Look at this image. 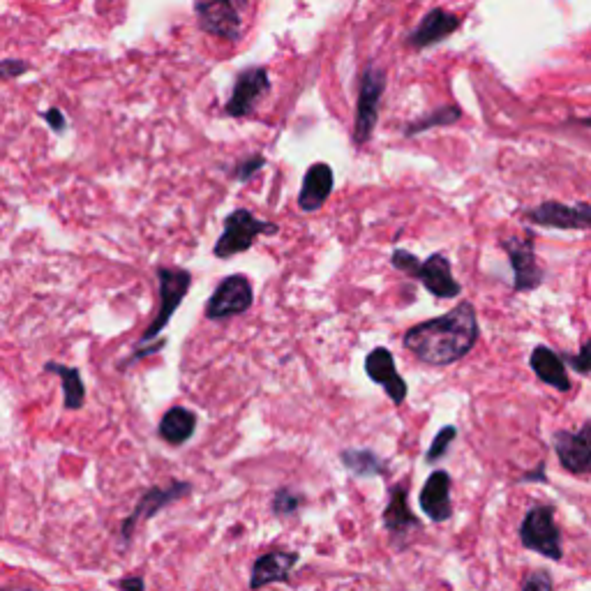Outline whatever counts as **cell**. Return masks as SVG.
Here are the masks:
<instances>
[{
  "label": "cell",
  "instance_id": "cell-1",
  "mask_svg": "<svg viewBox=\"0 0 591 591\" xmlns=\"http://www.w3.org/2000/svg\"><path fill=\"white\" fill-rule=\"evenodd\" d=\"M478 317L474 305L462 301L441 317L411 326L402 338L405 349L430 368H446L465 358L478 342Z\"/></svg>",
  "mask_w": 591,
  "mask_h": 591
},
{
  "label": "cell",
  "instance_id": "cell-2",
  "mask_svg": "<svg viewBox=\"0 0 591 591\" xmlns=\"http://www.w3.org/2000/svg\"><path fill=\"white\" fill-rule=\"evenodd\" d=\"M391 266L395 271L405 273L409 278L421 282L432 296L439 298V301H446V298H455L462 294V284L453 278L451 259H448L444 252H435L425 261H421L416 254H411L407 250H395L391 254Z\"/></svg>",
  "mask_w": 591,
  "mask_h": 591
},
{
  "label": "cell",
  "instance_id": "cell-3",
  "mask_svg": "<svg viewBox=\"0 0 591 591\" xmlns=\"http://www.w3.org/2000/svg\"><path fill=\"white\" fill-rule=\"evenodd\" d=\"M278 224L259 220L248 208H236L224 218V227L218 241H215L213 254L218 259H231L236 254L248 252L259 236H275Z\"/></svg>",
  "mask_w": 591,
  "mask_h": 591
},
{
  "label": "cell",
  "instance_id": "cell-4",
  "mask_svg": "<svg viewBox=\"0 0 591 591\" xmlns=\"http://www.w3.org/2000/svg\"><path fill=\"white\" fill-rule=\"evenodd\" d=\"M157 287H160V308H157V314L151 321V326L141 333L137 347H146V344H151L157 335L167 328L171 317H174L178 308H181L187 291L192 287V273L183 271V268L160 266L157 268Z\"/></svg>",
  "mask_w": 591,
  "mask_h": 591
},
{
  "label": "cell",
  "instance_id": "cell-5",
  "mask_svg": "<svg viewBox=\"0 0 591 591\" xmlns=\"http://www.w3.org/2000/svg\"><path fill=\"white\" fill-rule=\"evenodd\" d=\"M386 91V74L377 70L374 65L365 67L361 77V88H358L356 100V116H354V130L351 139L356 146H365L372 139L374 127L379 121V104Z\"/></svg>",
  "mask_w": 591,
  "mask_h": 591
},
{
  "label": "cell",
  "instance_id": "cell-6",
  "mask_svg": "<svg viewBox=\"0 0 591 591\" xmlns=\"http://www.w3.org/2000/svg\"><path fill=\"white\" fill-rule=\"evenodd\" d=\"M520 541L527 550L552 561L564 557L561 552V534L555 522V511L550 506H534L520 525Z\"/></svg>",
  "mask_w": 591,
  "mask_h": 591
},
{
  "label": "cell",
  "instance_id": "cell-7",
  "mask_svg": "<svg viewBox=\"0 0 591 591\" xmlns=\"http://www.w3.org/2000/svg\"><path fill=\"white\" fill-rule=\"evenodd\" d=\"M254 305V289L248 275L234 273L227 275L206 303V319L208 321H224L238 314H245Z\"/></svg>",
  "mask_w": 591,
  "mask_h": 591
},
{
  "label": "cell",
  "instance_id": "cell-8",
  "mask_svg": "<svg viewBox=\"0 0 591 591\" xmlns=\"http://www.w3.org/2000/svg\"><path fill=\"white\" fill-rule=\"evenodd\" d=\"M271 93V77H268L266 67H245L236 74L231 97L224 104V116L229 118H245L250 116L257 104Z\"/></svg>",
  "mask_w": 591,
  "mask_h": 591
},
{
  "label": "cell",
  "instance_id": "cell-9",
  "mask_svg": "<svg viewBox=\"0 0 591 591\" xmlns=\"http://www.w3.org/2000/svg\"><path fill=\"white\" fill-rule=\"evenodd\" d=\"M190 490H192V485L185 483V481H174V483H169L167 488L146 490L144 495H141V499L137 501V506H134V511L123 520V527H121L123 541H130L132 534L139 527V522L155 518L162 508L176 504L178 499L190 495Z\"/></svg>",
  "mask_w": 591,
  "mask_h": 591
},
{
  "label": "cell",
  "instance_id": "cell-10",
  "mask_svg": "<svg viewBox=\"0 0 591 591\" xmlns=\"http://www.w3.org/2000/svg\"><path fill=\"white\" fill-rule=\"evenodd\" d=\"M197 24L204 33L222 37L227 42H238L243 37V19L238 7L229 0H211V3H194Z\"/></svg>",
  "mask_w": 591,
  "mask_h": 591
},
{
  "label": "cell",
  "instance_id": "cell-11",
  "mask_svg": "<svg viewBox=\"0 0 591 591\" xmlns=\"http://www.w3.org/2000/svg\"><path fill=\"white\" fill-rule=\"evenodd\" d=\"M501 248L506 250L508 259H511V268H513V289L515 291H534L536 287H541L543 282V268L538 266L536 254H534V238L529 234L527 236H513L506 238L501 243Z\"/></svg>",
  "mask_w": 591,
  "mask_h": 591
},
{
  "label": "cell",
  "instance_id": "cell-12",
  "mask_svg": "<svg viewBox=\"0 0 591 591\" xmlns=\"http://www.w3.org/2000/svg\"><path fill=\"white\" fill-rule=\"evenodd\" d=\"M365 372L368 377L384 388L393 405H402L407 400V381L400 377L398 368H395V356L388 347H374L368 356H365Z\"/></svg>",
  "mask_w": 591,
  "mask_h": 591
},
{
  "label": "cell",
  "instance_id": "cell-13",
  "mask_svg": "<svg viewBox=\"0 0 591 591\" xmlns=\"http://www.w3.org/2000/svg\"><path fill=\"white\" fill-rule=\"evenodd\" d=\"M552 441L561 467L571 474H591V421L578 432L559 430Z\"/></svg>",
  "mask_w": 591,
  "mask_h": 591
},
{
  "label": "cell",
  "instance_id": "cell-14",
  "mask_svg": "<svg viewBox=\"0 0 591 591\" xmlns=\"http://www.w3.org/2000/svg\"><path fill=\"white\" fill-rule=\"evenodd\" d=\"M527 218L541 227L552 229H591V206L589 204H559V201H545V204L531 208Z\"/></svg>",
  "mask_w": 591,
  "mask_h": 591
},
{
  "label": "cell",
  "instance_id": "cell-15",
  "mask_svg": "<svg viewBox=\"0 0 591 591\" xmlns=\"http://www.w3.org/2000/svg\"><path fill=\"white\" fill-rule=\"evenodd\" d=\"M460 26H462V19L458 17V14L441 10V7H435V10H430L428 14H425V17L421 19V24H418L414 31L407 35V44L414 49L435 47V44L448 40V37L458 31Z\"/></svg>",
  "mask_w": 591,
  "mask_h": 591
},
{
  "label": "cell",
  "instance_id": "cell-16",
  "mask_svg": "<svg viewBox=\"0 0 591 591\" xmlns=\"http://www.w3.org/2000/svg\"><path fill=\"white\" fill-rule=\"evenodd\" d=\"M335 176L331 164L326 162H314L305 171L301 192H298V208L303 213H314L326 204L328 197L333 194Z\"/></svg>",
  "mask_w": 591,
  "mask_h": 591
},
{
  "label": "cell",
  "instance_id": "cell-17",
  "mask_svg": "<svg viewBox=\"0 0 591 591\" xmlns=\"http://www.w3.org/2000/svg\"><path fill=\"white\" fill-rule=\"evenodd\" d=\"M421 508L432 522L451 520L453 501H451V476H448V471L444 469L432 471L421 490Z\"/></svg>",
  "mask_w": 591,
  "mask_h": 591
},
{
  "label": "cell",
  "instance_id": "cell-18",
  "mask_svg": "<svg viewBox=\"0 0 591 591\" xmlns=\"http://www.w3.org/2000/svg\"><path fill=\"white\" fill-rule=\"evenodd\" d=\"M296 564H298L296 552H287V550L266 552V555H261L257 561H254L250 587L264 589L268 585H273V582H287Z\"/></svg>",
  "mask_w": 591,
  "mask_h": 591
},
{
  "label": "cell",
  "instance_id": "cell-19",
  "mask_svg": "<svg viewBox=\"0 0 591 591\" xmlns=\"http://www.w3.org/2000/svg\"><path fill=\"white\" fill-rule=\"evenodd\" d=\"M421 522L409 508V483H395L388 492V504L384 511V527L391 534L405 536L407 531L416 529Z\"/></svg>",
  "mask_w": 591,
  "mask_h": 591
},
{
  "label": "cell",
  "instance_id": "cell-20",
  "mask_svg": "<svg viewBox=\"0 0 591 591\" xmlns=\"http://www.w3.org/2000/svg\"><path fill=\"white\" fill-rule=\"evenodd\" d=\"M197 432V414L187 407H171L157 425V435L169 446H183Z\"/></svg>",
  "mask_w": 591,
  "mask_h": 591
},
{
  "label": "cell",
  "instance_id": "cell-21",
  "mask_svg": "<svg viewBox=\"0 0 591 591\" xmlns=\"http://www.w3.org/2000/svg\"><path fill=\"white\" fill-rule=\"evenodd\" d=\"M529 365L538 379L545 381V384L555 386L557 391H568V388H571V379H568L566 368H564V358L557 356L550 347H543L541 344V347L531 351Z\"/></svg>",
  "mask_w": 591,
  "mask_h": 591
},
{
  "label": "cell",
  "instance_id": "cell-22",
  "mask_svg": "<svg viewBox=\"0 0 591 591\" xmlns=\"http://www.w3.org/2000/svg\"><path fill=\"white\" fill-rule=\"evenodd\" d=\"M44 372L56 374L63 381V402L67 411H79L86 405V386L84 379H81V372L77 368H70V365L49 361L44 363Z\"/></svg>",
  "mask_w": 591,
  "mask_h": 591
},
{
  "label": "cell",
  "instance_id": "cell-23",
  "mask_svg": "<svg viewBox=\"0 0 591 591\" xmlns=\"http://www.w3.org/2000/svg\"><path fill=\"white\" fill-rule=\"evenodd\" d=\"M340 460L347 471L356 478H372L386 474V462L379 458L370 448H344Z\"/></svg>",
  "mask_w": 591,
  "mask_h": 591
},
{
  "label": "cell",
  "instance_id": "cell-24",
  "mask_svg": "<svg viewBox=\"0 0 591 591\" xmlns=\"http://www.w3.org/2000/svg\"><path fill=\"white\" fill-rule=\"evenodd\" d=\"M462 116V111L458 107H439L435 111H430V116L418 118V121L405 125V137H416V134L428 132L432 127H446L458 123Z\"/></svg>",
  "mask_w": 591,
  "mask_h": 591
},
{
  "label": "cell",
  "instance_id": "cell-25",
  "mask_svg": "<svg viewBox=\"0 0 591 591\" xmlns=\"http://www.w3.org/2000/svg\"><path fill=\"white\" fill-rule=\"evenodd\" d=\"M301 504H303V495H298V492L289 488H280L273 497V513L278 515V518H289V515L298 513Z\"/></svg>",
  "mask_w": 591,
  "mask_h": 591
},
{
  "label": "cell",
  "instance_id": "cell-26",
  "mask_svg": "<svg viewBox=\"0 0 591 591\" xmlns=\"http://www.w3.org/2000/svg\"><path fill=\"white\" fill-rule=\"evenodd\" d=\"M455 437H458V428H455V425H446V428H441L437 432V437L432 439L428 453H425V460L437 462V460L444 458V455L448 453V448H451V444L455 441Z\"/></svg>",
  "mask_w": 591,
  "mask_h": 591
},
{
  "label": "cell",
  "instance_id": "cell-27",
  "mask_svg": "<svg viewBox=\"0 0 591 591\" xmlns=\"http://www.w3.org/2000/svg\"><path fill=\"white\" fill-rule=\"evenodd\" d=\"M266 164V157L264 155H250V157H245V160H241L236 164V169L231 171V176L236 178V181H241V183H248L250 178L257 174V171L264 167Z\"/></svg>",
  "mask_w": 591,
  "mask_h": 591
},
{
  "label": "cell",
  "instance_id": "cell-28",
  "mask_svg": "<svg viewBox=\"0 0 591 591\" xmlns=\"http://www.w3.org/2000/svg\"><path fill=\"white\" fill-rule=\"evenodd\" d=\"M522 591H555L552 585V575L548 571H534L527 575Z\"/></svg>",
  "mask_w": 591,
  "mask_h": 591
},
{
  "label": "cell",
  "instance_id": "cell-29",
  "mask_svg": "<svg viewBox=\"0 0 591 591\" xmlns=\"http://www.w3.org/2000/svg\"><path fill=\"white\" fill-rule=\"evenodd\" d=\"M162 347H167V340H157L155 344H146V347H137V351H134L132 356H127L125 361L118 363V370L125 372L127 368H130V365H134V363H137V361H141V358H146V356H153V354H157V351H160Z\"/></svg>",
  "mask_w": 591,
  "mask_h": 591
},
{
  "label": "cell",
  "instance_id": "cell-30",
  "mask_svg": "<svg viewBox=\"0 0 591 591\" xmlns=\"http://www.w3.org/2000/svg\"><path fill=\"white\" fill-rule=\"evenodd\" d=\"M566 363H571V368L578 370L580 374H591V340L582 344L580 354L566 356Z\"/></svg>",
  "mask_w": 591,
  "mask_h": 591
},
{
  "label": "cell",
  "instance_id": "cell-31",
  "mask_svg": "<svg viewBox=\"0 0 591 591\" xmlns=\"http://www.w3.org/2000/svg\"><path fill=\"white\" fill-rule=\"evenodd\" d=\"M26 72H28V63L19 61V58H5V61L0 63V77H3L5 81L17 79Z\"/></svg>",
  "mask_w": 591,
  "mask_h": 591
},
{
  "label": "cell",
  "instance_id": "cell-32",
  "mask_svg": "<svg viewBox=\"0 0 591 591\" xmlns=\"http://www.w3.org/2000/svg\"><path fill=\"white\" fill-rule=\"evenodd\" d=\"M40 116H42V121L47 123L56 134H63L67 130V118H65V114L58 107H51L47 111H42Z\"/></svg>",
  "mask_w": 591,
  "mask_h": 591
},
{
  "label": "cell",
  "instance_id": "cell-33",
  "mask_svg": "<svg viewBox=\"0 0 591 591\" xmlns=\"http://www.w3.org/2000/svg\"><path fill=\"white\" fill-rule=\"evenodd\" d=\"M116 587L121 591H144L146 582L141 578H123V580L116 582Z\"/></svg>",
  "mask_w": 591,
  "mask_h": 591
},
{
  "label": "cell",
  "instance_id": "cell-34",
  "mask_svg": "<svg viewBox=\"0 0 591 591\" xmlns=\"http://www.w3.org/2000/svg\"><path fill=\"white\" fill-rule=\"evenodd\" d=\"M582 125H589L591 127V118H585V121H582Z\"/></svg>",
  "mask_w": 591,
  "mask_h": 591
},
{
  "label": "cell",
  "instance_id": "cell-35",
  "mask_svg": "<svg viewBox=\"0 0 591 591\" xmlns=\"http://www.w3.org/2000/svg\"><path fill=\"white\" fill-rule=\"evenodd\" d=\"M24 591H33V589H24Z\"/></svg>",
  "mask_w": 591,
  "mask_h": 591
}]
</instances>
